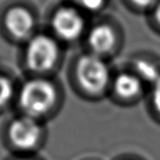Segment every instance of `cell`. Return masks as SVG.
Returning <instances> with one entry per match:
<instances>
[{"label":"cell","mask_w":160,"mask_h":160,"mask_svg":"<svg viewBox=\"0 0 160 160\" xmlns=\"http://www.w3.org/2000/svg\"><path fill=\"white\" fill-rule=\"evenodd\" d=\"M57 102V90L54 84L43 78L27 81L18 95V104L22 115L41 120L54 108Z\"/></svg>","instance_id":"cell-1"},{"label":"cell","mask_w":160,"mask_h":160,"mask_svg":"<svg viewBox=\"0 0 160 160\" xmlns=\"http://www.w3.org/2000/svg\"><path fill=\"white\" fill-rule=\"evenodd\" d=\"M76 77L80 87L87 94L102 95L112 86V73L102 57L87 54L80 57L76 65Z\"/></svg>","instance_id":"cell-2"},{"label":"cell","mask_w":160,"mask_h":160,"mask_svg":"<svg viewBox=\"0 0 160 160\" xmlns=\"http://www.w3.org/2000/svg\"><path fill=\"white\" fill-rule=\"evenodd\" d=\"M6 136L9 144L19 152H32L44 140V128L40 120L22 115L8 125Z\"/></svg>","instance_id":"cell-3"},{"label":"cell","mask_w":160,"mask_h":160,"mask_svg":"<svg viewBox=\"0 0 160 160\" xmlns=\"http://www.w3.org/2000/svg\"><path fill=\"white\" fill-rule=\"evenodd\" d=\"M59 57L57 42L47 35H38L29 40L26 59L28 68L35 72H48L54 68Z\"/></svg>","instance_id":"cell-4"},{"label":"cell","mask_w":160,"mask_h":160,"mask_svg":"<svg viewBox=\"0 0 160 160\" xmlns=\"http://www.w3.org/2000/svg\"><path fill=\"white\" fill-rule=\"evenodd\" d=\"M52 28L61 40L72 42L81 37L85 29V22L75 8L61 7L53 16Z\"/></svg>","instance_id":"cell-5"},{"label":"cell","mask_w":160,"mask_h":160,"mask_svg":"<svg viewBox=\"0 0 160 160\" xmlns=\"http://www.w3.org/2000/svg\"><path fill=\"white\" fill-rule=\"evenodd\" d=\"M118 43L119 39L117 32L108 23L93 27L87 35V44L91 53L102 58L115 51Z\"/></svg>","instance_id":"cell-6"},{"label":"cell","mask_w":160,"mask_h":160,"mask_svg":"<svg viewBox=\"0 0 160 160\" xmlns=\"http://www.w3.org/2000/svg\"><path fill=\"white\" fill-rule=\"evenodd\" d=\"M4 23L8 32L18 40L31 37L35 28V19L32 13L20 6L12 7L6 12Z\"/></svg>","instance_id":"cell-7"},{"label":"cell","mask_w":160,"mask_h":160,"mask_svg":"<svg viewBox=\"0 0 160 160\" xmlns=\"http://www.w3.org/2000/svg\"><path fill=\"white\" fill-rule=\"evenodd\" d=\"M145 83L133 71H123L112 78L113 92L122 99H134L139 98L144 90Z\"/></svg>","instance_id":"cell-8"},{"label":"cell","mask_w":160,"mask_h":160,"mask_svg":"<svg viewBox=\"0 0 160 160\" xmlns=\"http://www.w3.org/2000/svg\"><path fill=\"white\" fill-rule=\"evenodd\" d=\"M133 72L144 83L152 84L160 77V68L149 59L138 58L134 62Z\"/></svg>","instance_id":"cell-9"},{"label":"cell","mask_w":160,"mask_h":160,"mask_svg":"<svg viewBox=\"0 0 160 160\" xmlns=\"http://www.w3.org/2000/svg\"><path fill=\"white\" fill-rule=\"evenodd\" d=\"M13 96V85L10 79L0 75V109L5 108Z\"/></svg>","instance_id":"cell-10"},{"label":"cell","mask_w":160,"mask_h":160,"mask_svg":"<svg viewBox=\"0 0 160 160\" xmlns=\"http://www.w3.org/2000/svg\"><path fill=\"white\" fill-rule=\"evenodd\" d=\"M73 2L84 10L96 12L104 7L107 0H73Z\"/></svg>","instance_id":"cell-11"},{"label":"cell","mask_w":160,"mask_h":160,"mask_svg":"<svg viewBox=\"0 0 160 160\" xmlns=\"http://www.w3.org/2000/svg\"><path fill=\"white\" fill-rule=\"evenodd\" d=\"M151 88V100L154 108L160 113V77L155 81Z\"/></svg>","instance_id":"cell-12"},{"label":"cell","mask_w":160,"mask_h":160,"mask_svg":"<svg viewBox=\"0 0 160 160\" xmlns=\"http://www.w3.org/2000/svg\"><path fill=\"white\" fill-rule=\"evenodd\" d=\"M129 3L139 10L152 9L159 0H128Z\"/></svg>","instance_id":"cell-13"},{"label":"cell","mask_w":160,"mask_h":160,"mask_svg":"<svg viewBox=\"0 0 160 160\" xmlns=\"http://www.w3.org/2000/svg\"><path fill=\"white\" fill-rule=\"evenodd\" d=\"M151 11H152V19L154 23L158 28H160V0L155 4V6L151 9Z\"/></svg>","instance_id":"cell-14"},{"label":"cell","mask_w":160,"mask_h":160,"mask_svg":"<svg viewBox=\"0 0 160 160\" xmlns=\"http://www.w3.org/2000/svg\"><path fill=\"white\" fill-rule=\"evenodd\" d=\"M14 160H33V159L29 158V157H19V158H16Z\"/></svg>","instance_id":"cell-15"}]
</instances>
